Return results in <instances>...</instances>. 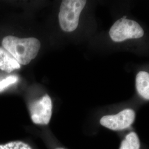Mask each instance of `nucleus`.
<instances>
[{"label": "nucleus", "instance_id": "nucleus-6", "mask_svg": "<svg viewBox=\"0 0 149 149\" xmlns=\"http://www.w3.org/2000/svg\"><path fill=\"white\" fill-rule=\"evenodd\" d=\"M20 68V64L11 54L0 47V69L9 73Z\"/></svg>", "mask_w": 149, "mask_h": 149}, {"label": "nucleus", "instance_id": "nucleus-10", "mask_svg": "<svg viewBox=\"0 0 149 149\" xmlns=\"http://www.w3.org/2000/svg\"><path fill=\"white\" fill-rule=\"evenodd\" d=\"M18 80V78L16 76H10L0 81V92L3 91L11 85L16 83Z\"/></svg>", "mask_w": 149, "mask_h": 149}, {"label": "nucleus", "instance_id": "nucleus-3", "mask_svg": "<svg viewBox=\"0 0 149 149\" xmlns=\"http://www.w3.org/2000/svg\"><path fill=\"white\" fill-rule=\"evenodd\" d=\"M126 16L116 22L109 31V36L115 42L129 39H138L144 36L143 28L136 22L125 19Z\"/></svg>", "mask_w": 149, "mask_h": 149}, {"label": "nucleus", "instance_id": "nucleus-9", "mask_svg": "<svg viewBox=\"0 0 149 149\" xmlns=\"http://www.w3.org/2000/svg\"><path fill=\"white\" fill-rule=\"evenodd\" d=\"M0 149H32L30 145L20 141H12L5 144H1Z\"/></svg>", "mask_w": 149, "mask_h": 149}, {"label": "nucleus", "instance_id": "nucleus-11", "mask_svg": "<svg viewBox=\"0 0 149 149\" xmlns=\"http://www.w3.org/2000/svg\"><path fill=\"white\" fill-rule=\"evenodd\" d=\"M63 149V148H58V149Z\"/></svg>", "mask_w": 149, "mask_h": 149}, {"label": "nucleus", "instance_id": "nucleus-8", "mask_svg": "<svg viewBox=\"0 0 149 149\" xmlns=\"http://www.w3.org/2000/svg\"><path fill=\"white\" fill-rule=\"evenodd\" d=\"M140 142L138 135L134 132L128 134L122 140L119 149H140Z\"/></svg>", "mask_w": 149, "mask_h": 149}, {"label": "nucleus", "instance_id": "nucleus-2", "mask_svg": "<svg viewBox=\"0 0 149 149\" xmlns=\"http://www.w3.org/2000/svg\"><path fill=\"white\" fill-rule=\"evenodd\" d=\"M86 3L84 0H65L61 4L59 14L61 29L67 32H73L79 24L80 13Z\"/></svg>", "mask_w": 149, "mask_h": 149}, {"label": "nucleus", "instance_id": "nucleus-4", "mask_svg": "<svg viewBox=\"0 0 149 149\" xmlns=\"http://www.w3.org/2000/svg\"><path fill=\"white\" fill-rule=\"evenodd\" d=\"M135 119V112L132 109H125L114 115H108L102 118V126L114 131H120L129 128Z\"/></svg>", "mask_w": 149, "mask_h": 149}, {"label": "nucleus", "instance_id": "nucleus-1", "mask_svg": "<svg viewBox=\"0 0 149 149\" xmlns=\"http://www.w3.org/2000/svg\"><path fill=\"white\" fill-rule=\"evenodd\" d=\"M2 44L3 48L22 65L28 64L34 59L40 48V42L35 38L7 36L3 38Z\"/></svg>", "mask_w": 149, "mask_h": 149}, {"label": "nucleus", "instance_id": "nucleus-5", "mask_svg": "<svg viewBox=\"0 0 149 149\" xmlns=\"http://www.w3.org/2000/svg\"><path fill=\"white\" fill-rule=\"evenodd\" d=\"M29 112L33 122L39 125H47L52 115V102L46 95L29 106Z\"/></svg>", "mask_w": 149, "mask_h": 149}, {"label": "nucleus", "instance_id": "nucleus-7", "mask_svg": "<svg viewBox=\"0 0 149 149\" xmlns=\"http://www.w3.org/2000/svg\"><path fill=\"white\" fill-rule=\"evenodd\" d=\"M136 87L139 95L149 100V74L140 71L136 77Z\"/></svg>", "mask_w": 149, "mask_h": 149}]
</instances>
